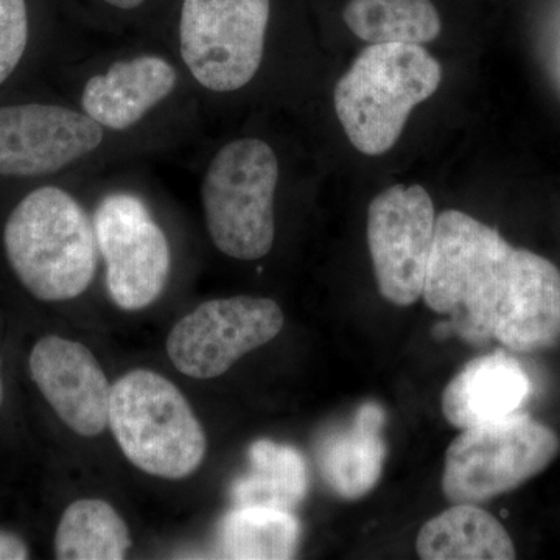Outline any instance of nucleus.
Listing matches in <instances>:
<instances>
[{"instance_id": "nucleus-13", "label": "nucleus", "mask_w": 560, "mask_h": 560, "mask_svg": "<svg viewBox=\"0 0 560 560\" xmlns=\"http://www.w3.org/2000/svg\"><path fill=\"white\" fill-rule=\"evenodd\" d=\"M493 340L512 352L529 353L560 342V270L529 249L518 250V267Z\"/></svg>"}, {"instance_id": "nucleus-18", "label": "nucleus", "mask_w": 560, "mask_h": 560, "mask_svg": "<svg viewBox=\"0 0 560 560\" xmlns=\"http://www.w3.org/2000/svg\"><path fill=\"white\" fill-rule=\"evenodd\" d=\"M248 459V474L232 486V499L237 506L293 512L307 495V466L296 448L260 440L250 445Z\"/></svg>"}, {"instance_id": "nucleus-20", "label": "nucleus", "mask_w": 560, "mask_h": 560, "mask_svg": "<svg viewBox=\"0 0 560 560\" xmlns=\"http://www.w3.org/2000/svg\"><path fill=\"white\" fill-rule=\"evenodd\" d=\"M346 25L370 44L431 43L441 35V18L431 0H349Z\"/></svg>"}, {"instance_id": "nucleus-9", "label": "nucleus", "mask_w": 560, "mask_h": 560, "mask_svg": "<svg viewBox=\"0 0 560 560\" xmlns=\"http://www.w3.org/2000/svg\"><path fill=\"white\" fill-rule=\"evenodd\" d=\"M94 231L114 304L124 311L153 304L167 285L172 254L145 202L131 194L108 195L95 212Z\"/></svg>"}, {"instance_id": "nucleus-5", "label": "nucleus", "mask_w": 560, "mask_h": 560, "mask_svg": "<svg viewBox=\"0 0 560 560\" xmlns=\"http://www.w3.org/2000/svg\"><path fill=\"white\" fill-rule=\"evenodd\" d=\"M278 180V156L265 140H232L210 161L201 200L220 253L238 260H259L270 253Z\"/></svg>"}, {"instance_id": "nucleus-2", "label": "nucleus", "mask_w": 560, "mask_h": 560, "mask_svg": "<svg viewBox=\"0 0 560 560\" xmlns=\"http://www.w3.org/2000/svg\"><path fill=\"white\" fill-rule=\"evenodd\" d=\"M442 68L420 44H370L335 86V110L353 147L388 153L411 110L438 91Z\"/></svg>"}, {"instance_id": "nucleus-25", "label": "nucleus", "mask_w": 560, "mask_h": 560, "mask_svg": "<svg viewBox=\"0 0 560 560\" xmlns=\"http://www.w3.org/2000/svg\"><path fill=\"white\" fill-rule=\"evenodd\" d=\"M3 401V382H2V374H0V405H2Z\"/></svg>"}, {"instance_id": "nucleus-16", "label": "nucleus", "mask_w": 560, "mask_h": 560, "mask_svg": "<svg viewBox=\"0 0 560 560\" xmlns=\"http://www.w3.org/2000/svg\"><path fill=\"white\" fill-rule=\"evenodd\" d=\"M385 419L381 405L364 404L348 429L334 431L320 444V474L341 499H363L381 481L386 460Z\"/></svg>"}, {"instance_id": "nucleus-6", "label": "nucleus", "mask_w": 560, "mask_h": 560, "mask_svg": "<svg viewBox=\"0 0 560 560\" xmlns=\"http://www.w3.org/2000/svg\"><path fill=\"white\" fill-rule=\"evenodd\" d=\"M558 434L514 412L460 431L445 455L442 490L452 503H482L521 488L558 456Z\"/></svg>"}, {"instance_id": "nucleus-10", "label": "nucleus", "mask_w": 560, "mask_h": 560, "mask_svg": "<svg viewBox=\"0 0 560 560\" xmlns=\"http://www.w3.org/2000/svg\"><path fill=\"white\" fill-rule=\"evenodd\" d=\"M283 323L282 308L267 298L205 302L173 327L167 338L168 357L187 377H220L250 350L275 340Z\"/></svg>"}, {"instance_id": "nucleus-7", "label": "nucleus", "mask_w": 560, "mask_h": 560, "mask_svg": "<svg viewBox=\"0 0 560 560\" xmlns=\"http://www.w3.org/2000/svg\"><path fill=\"white\" fill-rule=\"evenodd\" d=\"M270 0H183L179 49L194 79L213 92L246 86L264 60Z\"/></svg>"}, {"instance_id": "nucleus-17", "label": "nucleus", "mask_w": 560, "mask_h": 560, "mask_svg": "<svg viewBox=\"0 0 560 560\" xmlns=\"http://www.w3.org/2000/svg\"><path fill=\"white\" fill-rule=\"evenodd\" d=\"M416 550L423 560L517 558L514 541L504 526L474 503H455L427 522L419 530Z\"/></svg>"}, {"instance_id": "nucleus-4", "label": "nucleus", "mask_w": 560, "mask_h": 560, "mask_svg": "<svg viewBox=\"0 0 560 560\" xmlns=\"http://www.w3.org/2000/svg\"><path fill=\"white\" fill-rule=\"evenodd\" d=\"M109 427L138 469L183 480L201 466L208 438L200 420L171 381L136 370L110 386Z\"/></svg>"}, {"instance_id": "nucleus-3", "label": "nucleus", "mask_w": 560, "mask_h": 560, "mask_svg": "<svg viewBox=\"0 0 560 560\" xmlns=\"http://www.w3.org/2000/svg\"><path fill=\"white\" fill-rule=\"evenodd\" d=\"M3 245L22 285L40 301L79 298L94 279V224L79 201L60 187L33 190L14 208Z\"/></svg>"}, {"instance_id": "nucleus-8", "label": "nucleus", "mask_w": 560, "mask_h": 560, "mask_svg": "<svg viewBox=\"0 0 560 560\" xmlns=\"http://www.w3.org/2000/svg\"><path fill=\"white\" fill-rule=\"evenodd\" d=\"M434 230L433 200L418 184H396L372 200L368 246L378 291L390 304L408 307L422 298Z\"/></svg>"}, {"instance_id": "nucleus-19", "label": "nucleus", "mask_w": 560, "mask_h": 560, "mask_svg": "<svg viewBox=\"0 0 560 560\" xmlns=\"http://www.w3.org/2000/svg\"><path fill=\"white\" fill-rule=\"evenodd\" d=\"M300 536L301 525L293 512L237 506L221 522V555L226 559H291Z\"/></svg>"}, {"instance_id": "nucleus-22", "label": "nucleus", "mask_w": 560, "mask_h": 560, "mask_svg": "<svg viewBox=\"0 0 560 560\" xmlns=\"http://www.w3.org/2000/svg\"><path fill=\"white\" fill-rule=\"evenodd\" d=\"M28 40L25 0H0V84L18 68Z\"/></svg>"}, {"instance_id": "nucleus-24", "label": "nucleus", "mask_w": 560, "mask_h": 560, "mask_svg": "<svg viewBox=\"0 0 560 560\" xmlns=\"http://www.w3.org/2000/svg\"><path fill=\"white\" fill-rule=\"evenodd\" d=\"M103 2L117 10H135L142 5L145 0H103Z\"/></svg>"}, {"instance_id": "nucleus-12", "label": "nucleus", "mask_w": 560, "mask_h": 560, "mask_svg": "<svg viewBox=\"0 0 560 560\" xmlns=\"http://www.w3.org/2000/svg\"><path fill=\"white\" fill-rule=\"evenodd\" d=\"M31 372L70 430L94 438L109 425V382L86 346L55 335L43 338L32 350Z\"/></svg>"}, {"instance_id": "nucleus-11", "label": "nucleus", "mask_w": 560, "mask_h": 560, "mask_svg": "<svg viewBox=\"0 0 560 560\" xmlns=\"http://www.w3.org/2000/svg\"><path fill=\"white\" fill-rule=\"evenodd\" d=\"M103 140V128L86 113L62 106L0 108V175H50L88 156Z\"/></svg>"}, {"instance_id": "nucleus-1", "label": "nucleus", "mask_w": 560, "mask_h": 560, "mask_svg": "<svg viewBox=\"0 0 560 560\" xmlns=\"http://www.w3.org/2000/svg\"><path fill=\"white\" fill-rule=\"evenodd\" d=\"M518 250L499 231L460 210L436 217L423 301L451 315L464 340H493V326L517 275Z\"/></svg>"}, {"instance_id": "nucleus-23", "label": "nucleus", "mask_w": 560, "mask_h": 560, "mask_svg": "<svg viewBox=\"0 0 560 560\" xmlns=\"http://www.w3.org/2000/svg\"><path fill=\"white\" fill-rule=\"evenodd\" d=\"M28 559V550L24 541L16 536L0 530V560Z\"/></svg>"}, {"instance_id": "nucleus-15", "label": "nucleus", "mask_w": 560, "mask_h": 560, "mask_svg": "<svg viewBox=\"0 0 560 560\" xmlns=\"http://www.w3.org/2000/svg\"><path fill=\"white\" fill-rule=\"evenodd\" d=\"M530 396V381L514 357L493 352L470 360L442 394V412L456 429L518 412Z\"/></svg>"}, {"instance_id": "nucleus-21", "label": "nucleus", "mask_w": 560, "mask_h": 560, "mask_svg": "<svg viewBox=\"0 0 560 560\" xmlns=\"http://www.w3.org/2000/svg\"><path fill=\"white\" fill-rule=\"evenodd\" d=\"M130 547L127 523L103 500L70 504L55 536V555L61 560H120Z\"/></svg>"}, {"instance_id": "nucleus-14", "label": "nucleus", "mask_w": 560, "mask_h": 560, "mask_svg": "<svg viewBox=\"0 0 560 560\" xmlns=\"http://www.w3.org/2000/svg\"><path fill=\"white\" fill-rule=\"evenodd\" d=\"M176 70L156 55L117 61L84 86L81 106L102 127L121 131L135 127L175 90Z\"/></svg>"}]
</instances>
